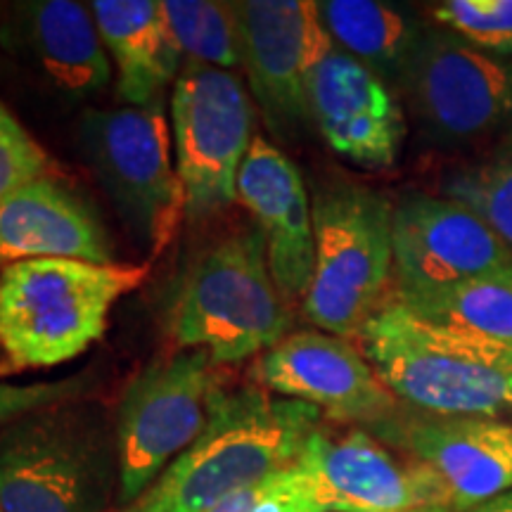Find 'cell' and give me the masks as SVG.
Wrapping results in <instances>:
<instances>
[{"mask_svg":"<svg viewBox=\"0 0 512 512\" xmlns=\"http://www.w3.org/2000/svg\"><path fill=\"white\" fill-rule=\"evenodd\" d=\"M323 413L261 387L216 389L209 422L157 482L117 512H211L235 491L297 463Z\"/></svg>","mask_w":512,"mask_h":512,"instance_id":"cell-1","label":"cell"},{"mask_svg":"<svg viewBox=\"0 0 512 512\" xmlns=\"http://www.w3.org/2000/svg\"><path fill=\"white\" fill-rule=\"evenodd\" d=\"M356 339L401 406L489 420L512 415V342L434 328L394 297Z\"/></svg>","mask_w":512,"mask_h":512,"instance_id":"cell-2","label":"cell"},{"mask_svg":"<svg viewBox=\"0 0 512 512\" xmlns=\"http://www.w3.org/2000/svg\"><path fill=\"white\" fill-rule=\"evenodd\" d=\"M147 278L145 264L27 259L0 268V373L57 368L107 332L121 297Z\"/></svg>","mask_w":512,"mask_h":512,"instance_id":"cell-3","label":"cell"},{"mask_svg":"<svg viewBox=\"0 0 512 512\" xmlns=\"http://www.w3.org/2000/svg\"><path fill=\"white\" fill-rule=\"evenodd\" d=\"M117 494V425L100 403L62 401L0 432L3 512H107Z\"/></svg>","mask_w":512,"mask_h":512,"instance_id":"cell-4","label":"cell"},{"mask_svg":"<svg viewBox=\"0 0 512 512\" xmlns=\"http://www.w3.org/2000/svg\"><path fill=\"white\" fill-rule=\"evenodd\" d=\"M313 204V278L302 311L330 335L358 337L394 280V202L358 183H328Z\"/></svg>","mask_w":512,"mask_h":512,"instance_id":"cell-5","label":"cell"},{"mask_svg":"<svg viewBox=\"0 0 512 512\" xmlns=\"http://www.w3.org/2000/svg\"><path fill=\"white\" fill-rule=\"evenodd\" d=\"M292 309L268 268L259 228L216 242L185 280L171 335L178 349H202L216 366L266 354L290 335Z\"/></svg>","mask_w":512,"mask_h":512,"instance_id":"cell-6","label":"cell"},{"mask_svg":"<svg viewBox=\"0 0 512 512\" xmlns=\"http://www.w3.org/2000/svg\"><path fill=\"white\" fill-rule=\"evenodd\" d=\"M88 166L136 245L157 259L185 219L171 124L162 105L93 107L79 121Z\"/></svg>","mask_w":512,"mask_h":512,"instance_id":"cell-7","label":"cell"},{"mask_svg":"<svg viewBox=\"0 0 512 512\" xmlns=\"http://www.w3.org/2000/svg\"><path fill=\"white\" fill-rule=\"evenodd\" d=\"M169 112L185 219H216L238 202V176L254 140L247 83L235 72L185 60L171 88Z\"/></svg>","mask_w":512,"mask_h":512,"instance_id":"cell-8","label":"cell"},{"mask_svg":"<svg viewBox=\"0 0 512 512\" xmlns=\"http://www.w3.org/2000/svg\"><path fill=\"white\" fill-rule=\"evenodd\" d=\"M399 91L434 145L465 150L512 138V60L453 31L425 27Z\"/></svg>","mask_w":512,"mask_h":512,"instance_id":"cell-9","label":"cell"},{"mask_svg":"<svg viewBox=\"0 0 512 512\" xmlns=\"http://www.w3.org/2000/svg\"><path fill=\"white\" fill-rule=\"evenodd\" d=\"M202 349H178L128 382L114 413L119 448L117 505L126 508L157 482L209 422L219 382Z\"/></svg>","mask_w":512,"mask_h":512,"instance_id":"cell-10","label":"cell"},{"mask_svg":"<svg viewBox=\"0 0 512 512\" xmlns=\"http://www.w3.org/2000/svg\"><path fill=\"white\" fill-rule=\"evenodd\" d=\"M242 74L261 119L275 138L290 140L311 121L309 88L332 41L313 0H240Z\"/></svg>","mask_w":512,"mask_h":512,"instance_id":"cell-11","label":"cell"},{"mask_svg":"<svg viewBox=\"0 0 512 512\" xmlns=\"http://www.w3.org/2000/svg\"><path fill=\"white\" fill-rule=\"evenodd\" d=\"M325 512H406L451 508L446 486L427 465L373 437L366 427L320 425L299 453Z\"/></svg>","mask_w":512,"mask_h":512,"instance_id":"cell-12","label":"cell"},{"mask_svg":"<svg viewBox=\"0 0 512 512\" xmlns=\"http://www.w3.org/2000/svg\"><path fill=\"white\" fill-rule=\"evenodd\" d=\"M394 294L486 280L512 285V247L465 204L425 192L394 202Z\"/></svg>","mask_w":512,"mask_h":512,"instance_id":"cell-13","label":"cell"},{"mask_svg":"<svg viewBox=\"0 0 512 512\" xmlns=\"http://www.w3.org/2000/svg\"><path fill=\"white\" fill-rule=\"evenodd\" d=\"M254 377L266 392L309 403L342 425H373L401 406L358 344L323 330L290 332L259 356Z\"/></svg>","mask_w":512,"mask_h":512,"instance_id":"cell-14","label":"cell"},{"mask_svg":"<svg viewBox=\"0 0 512 512\" xmlns=\"http://www.w3.org/2000/svg\"><path fill=\"white\" fill-rule=\"evenodd\" d=\"M366 430L427 465L446 486L453 512L512 489V425L505 420L432 415L399 406Z\"/></svg>","mask_w":512,"mask_h":512,"instance_id":"cell-15","label":"cell"},{"mask_svg":"<svg viewBox=\"0 0 512 512\" xmlns=\"http://www.w3.org/2000/svg\"><path fill=\"white\" fill-rule=\"evenodd\" d=\"M311 121L332 152L363 169H392L406 143V112L394 88L332 48L309 88Z\"/></svg>","mask_w":512,"mask_h":512,"instance_id":"cell-16","label":"cell"},{"mask_svg":"<svg viewBox=\"0 0 512 512\" xmlns=\"http://www.w3.org/2000/svg\"><path fill=\"white\" fill-rule=\"evenodd\" d=\"M0 43L69 100H91L112 83L114 67L91 5L76 0L10 5Z\"/></svg>","mask_w":512,"mask_h":512,"instance_id":"cell-17","label":"cell"},{"mask_svg":"<svg viewBox=\"0 0 512 512\" xmlns=\"http://www.w3.org/2000/svg\"><path fill=\"white\" fill-rule=\"evenodd\" d=\"M238 202L266 242L268 268L285 302H304L313 278L311 195L292 159L261 136L242 162Z\"/></svg>","mask_w":512,"mask_h":512,"instance_id":"cell-18","label":"cell"},{"mask_svg":"<svg viewBox=\"0 0 512 512\" xmlns=\"http://www.w3.org/2000/svg\"><path fill=\"white\" fill-rule=\"evenodd\" d=\"M27 259L117 264L98 211L50 176L24 183L0 202V268Z\"/></svg>","mask_w":512,"mask_h":512,"instance_id":"cell-19","label":"cell"},{"mask_svg":"<svg viewBox=\"0 0 512 512\" xmlns=\"http://www.w3.org/2000/svg\"><path fill=\"white\" fill-rule=\"evenodd\" d=\"M102 41L117 72V95L124 105H162L174 88L185 57L159 0H95Z\"/></svg>","mask_w":512,"mask_h":512,"instance_id":"cell-20","label":"cell"},{"mask_svg":"<svg viewBox=\"0 0 512 512\" xmlns=\"http://www.w3.org/2000/svg\"><path fill=\"white\" fill-rule=\"evenodd\" d=\"M318 10L332 46L399 88L425 27L408 12L375 0H325Z\"/></svg>","mask_w":512,"mask_h":512,"instance_id":"cell-21","label":"cell"},{"mask_svg":"<svg viewBox=\"0 0 512 512\" xmlns=\"http://www.w3.org/2000/svg\"><path fill=\"white\" fill-rule=\"evenodd\" d=\"M413 316L467 337L512 342V285L465 280L430 290L394 294Z\"/></svg>","mask_w":512,"mask_h":512,"instance_id":"cell-22","label":"cell"},{"mask_svg":"<svg viewBox=\"0 0 512 512\" xmlns=\"http://www.w3.org/2000/svg\"><path fill=\"white\" fill-rule=\"evenodd\" d=\"M178 48L188 62L242 72L240 31L233 3L216 0H164Z\"/></svg>","mask_w":512,"mask_h":512,"instance_id":"cell-23","label":"cell"},{"mask_svg":"<svg viewBox=\"0 0 512 512\" xmlns=\"http://www.w3.org/2000/svg\"><path fill=\"white\" fill-rule=\"evenodd\" d=\"M444 197L465 204L512 247V150L470 164L441 183Z\"/></svg>","mask_w":512,"mask_h":512,"instance_id":"cell-24","label":"cell"},{"mask_svg":"<svg viewBox=\"0 0 512 512\" xmlns=\"http://www.w3.org/2000/svg\"><path fill=\"white\" fill-rule=\"evenodd\" d=\"M432 17L470 46L512 60V0H446Z\"/></svg>","mask_w":512,"mask_h":512,"instance_id":"cell-25","label":"cell"},{"mask_svg":"<svg viewBox=\"0 0 512 512\" xmlns=\"http://www.w3.org/2000/svg\"><path fill=\"white\" fill-rule=\"evenodd\" d=\"M211 512H325L309 477L297 465L235 491Z\"/></svg>","mask_w":512,"mask_h":512,"instance_id":"cell-26","label":"cell"},{"mask_svg":"<svg viewBox=\"0 0 512 512\" xmlns=\"http://www.w3.org/2000/svg\"><path fill=\"white\" fill-rule=\"evenodd\" d=\"M48 166L43 147L0 102V202L24 183L46 176Z\"/></svg>","mask_w":512,"mask_h":512,"instance_id":"cell-27","label":"cell"},{"mask_svg":"<svg viewBox=\"0 0 512 512\" xmlns=\"http://www.w3.org/2000/svg\"><path fill=\"white\" fill-rule=\"evenodd\" d=\"M91 392V377L72 375L53 382L5 384L0 382V432L24 415L57 406L62 401L86 399Z\"/></svg>","mask_w":512,"mask_h":512,"instance_id":"cell-28","label":"cell"},{"mask_svg":"<svg viewBox=\"0 0 512 512\" xmlns=\"http://www.w3.org/2000/svg\"><path fill=\"white\" fill-rule=\"evenodd\" d=\"M463 512H512V489L505 491V494L489 498V501L472 505V508H467Z\"/></svg>","mask_w":512,"mask_h":512,"instance_id":"cell-29","label":"cell"},{"mask_svg":"<svg viewBox=\"0 0 512 512\" xmlns=\"http://www.w3.org/2000/svg\"><path fill=\"white\" fill-rule=\"evenodd\" d=\"M406 512H453L451 508H415V510H406Z\"/></svg>","mask_w":512,"mask_h":512,"instance_id":"cell-30","label":"cell"},{"mask_svg":"<svg viewBox=\"0 0 512 512\" xmlns=\"http://www.w3.org/2000/svg\"><path fill=\"white\" fill-rule=\"evenodd\" d=\"M0 512H3V510H0Z\"/></svg>","mask_w":512,"mask_h":512,"instance_id":"cell-31","label":"cell"}]
</instances>
